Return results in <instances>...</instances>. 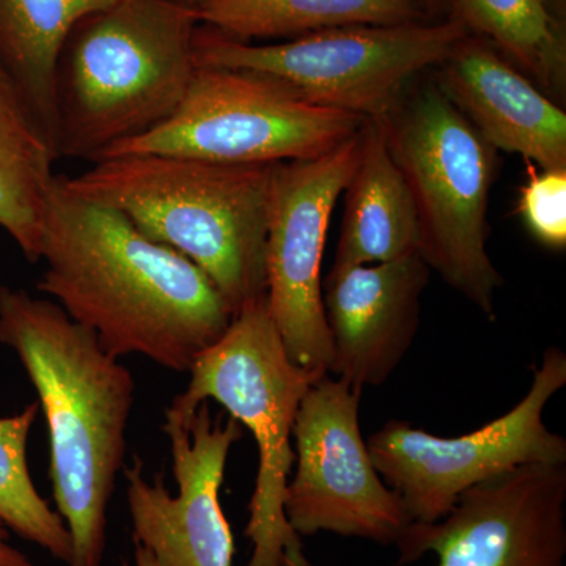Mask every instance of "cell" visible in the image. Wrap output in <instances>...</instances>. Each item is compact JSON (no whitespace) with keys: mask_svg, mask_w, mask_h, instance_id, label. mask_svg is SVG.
Returning a JSON list of instances; mask_svg holds the SVG:
<instances>
[{"mask_svg":"<svg viewBox=\"0 0 566 566\" xmlns=\"http://www.w3.org/2000/svg\"><path fill=\"white\" fill-rule=\"evenodd\" d=\"M39 262V292L118 359L139 354L189 374L233 322L196 263L150 240L122 212L66 191L61 177L44 214Z\"/></svg>","mask_w":566,"mask_h":566,"instance_id":"1","label":"cell"},{"mask_svg":"<svg viewBox=\"0 0 566 566\" xmlns=\"http://www.w3.org/2000/svg\"><path fill=\"white\" fill-rule=\"evenodd\" d=\"M0 344L17 354L39 394L52 494L73 539L69 566H103L136 400L133 374L61 305L9 285L0 286Z\"/></svg>","mask_w":566,"mask_h":566,"instance_id":"2","label":"cell"},{"mask_svg":"<svg viewBox=\"0 0 566 566\" xmlns=\"http://www.w3.org/2000/svg\"><path fill=\"white\" fill-rule=\"evenodd\" d=\"M275 164H219L174 155L98 159L66 191L122 212L156 243L203 271L233 318L266 297L268 211Z\"/></svg>","mask_w":566,"mask_h":566,"instance_id":"3","label":"cell"},{"mask_svg":"<svg viewBox=\"0 0 566 566\" xmlns=\"http://www.w3.org/2000/svg\"><path fill=\"white\" fill-rule=\"evenodd\" d=\"M188 0H117L81 22L55 74L57 156L98 161L180 106L197 70Z\"/></svg>","mask_w":566,"mask_h":566,"instance_id":"4","label":"cell"},{"mask_svg":"<svg viewBox=\"0 0 566 566\" xmlns=\"http://www.w3.org/2000/svg\"><path fill=\"white\" fill-rule=\"evenodd\" d=\"M419 227V255L488 318L504 277L488 255V203L497 150L438 84L408 88L382 117Z\"/></svg>","mask_w":566,"mask_h":566,"instance_id":"5","label":"cell"},{"mask_svg":"<svg viewBox=\"0 0 566 566\" xmlns=\"http://www.w3.org/2000/svg\"><path fill=\"white\" fill-rule=\"evenodd\" d=\"M189 375L185 392L174 398L166 415L188 419L203 401H216L251 431L259 450L244 531L252 556L245 566H312L283 504L294 464V420L304 395L319 378L290 359L266 297L234 316Z\"/></svg>","mask_w":566,"mask_h":566,"instance_id":"6","label":"cell"},{"mask_svg":"<svg viewBox=\"0 0 566 566\" xmlns=\"http://www.w3.org/2000/svg\"><path fill=\"white\" fill-rule=\"evenodd\" d=\"M468 31L453 20L327 29L273 44L243 43L199 25L197 66L255 71L307 102L382 118L416 76L446 61Z\"/></svg>","mask_w":566,"mask_h":566,"instance_id":"7","label":"cell"},{"mask_svg":"<svg viewBox=\"0 0 566 566\" xmlns=\"http://www.w3.org/2000/svg\"><path fill=\"white\" fill-rule=\"evenodd\" d=\"M367 118L307 102L255 71L197 66L177 111L150 133L102 158L174 155L219 164H279L322 158Z\"/></svg>","mask_w":566,"mask_h":566,"instance_id":"8","label":"cell"},{"mask_svg":"<svg viewBox=\"0 0 566 566\" xmlns=\"http://www.w3.org/2000/svg\"><path fill=\"white\" fill-rule=\"evenodd\" d=\"M566 386V354L543 353L526 397L472 433L442 438L390 420L367 441L376 471L403 502L411 523H434L469 488L532 463H566V439L543 420L551 398Z\"/></svg>","mask_w":566,"mask_h":566,"instance_id":"9","label":"cell"},{"mask_svg":"<svg viewBox=\"0 0 566 566\" xmlns=\"http://www.w3.org/2000/svg\"><path fill=\"white\" fill-rule=\"evenodd\" d=\"M360 395L329 374L304 395L293 427L296 474L283 510L300 536L331 532L392 546L411 520L368 452Z\"/></svg>","mask_w":566,"mask_h":566,"instance_id":"10","label":"cell"},{"mask_svg":"<svg viewBox=\"0 0 566 566\" xmlns=\"http://www.w3.org/2000/svg\"><path fill=\"white\" fill-rule=\"evenodd\" d=\"M360 151L363 129L322 158L275 164L271 180L264 248L268 311L290 359L318 378L329 374L333 357L323 304L324 244Z\"/></svg>","mask_w":566,"mask_h":566,"instance_id":"11","label":"cell"},{"mask_svg":"<svg viewBox=\"0 0 566 566\" xmlns=\"http://www.w3.org/2000/svg\"><path fill=\"white\" fill-rule=\"evenodd\" d=\"M398 565L565 566L566 463H532L469 488L444 517L409 523Z\"/></svg>","mask_w":566,"mask_h":566,"instance_id":"12","label":"cell"},{"mask_svg":"<svg viewBox=\"0 0 566 566\" xmlns=\"http://www.w3.org/2000/svg\"><path fill=\"white\" fill-rule=\"evenodd\" d=\"M163 430L178 494L166 490L163 475L148 480L144 461L134 457L132 468L123 469L134 539L159 566H233L234 539L219 494L243 424L212 417L210 401H203L188 419L164 416Z\"/></svg>","mask_w":566,"mask_h":566,"instance_id":"13","label":"cell"},{"mask_svg":"<svg viewBox=\"0 0 566 566\" xmlns=\"http://www.w3.org/2000/svg\"><path fill=\"white\" fill-rule=\"evenodd\" d=\"M430 268L419 253L324 277L329 374L354 389L385 385L411 348Z\"/></svg>","mask_w":566,"mask_h":566,"instance_id":"14","label":"cell"},{"mask_svg":"<svg viewBox=\"0 0 566 566\" xmlns=\"http://www.w3.org/2000/svg\"><path fill=\"white\" fill-rule=\"evenodd\" d=\"M438 69V85L497 151L538 169H566V114L480 36L458 41Z\"/></svg>","mask_w":566,"mask_h":566,"instance_id":"15","label":"cell"},{"mask_svg":"<svg viewBox=\"0 0 566 566\" xmlns=\"http://www.w3.org/2000/svg\"><path fill=\"white\" fill-rule=\"evenodd\" d=\"M345 192L337 253L326 277L419 253L415 205L387 148L382 118L365 122L359 164Z\"/></svg>","mask_w":566,"mask_h":566,"instance_id":"16","label":"cell"},{"mask_svg":"<svg viewBox=\"0 0 566 566\" xmlns=\"http://www.w3.org/2000/svg\"><path fill=\"white\" fill-rule=\"evenodd\" d=\"M117 0H0V71L54 145L55 74L82 21ZM55 148V147H54Z\"/></svg>","mask_w":566,"mask_h":566,"instance_id":"17","label":"cell"},{"mask_svg":"<svg viewBox=\"0 0 566 566\" xmlns=\"http://www.w3.org/2000/svg\"><path fill=\"white\" fill-rule=\"evenodd\" d=\"M197 21L229 39L294 40L352 25L427 22L420 0H188Z\"/></svg>","mask_w":566,"mask_h":566,"instance_id":"18","label":"cell"},{"mask_svg":"<svg viewBox=\"0 0 566 566\" xmlns=\"http://www.w3.org/2000/svg\"><path fill=\"white\" fill-rule=\"evenodd\" d=\"M57 158L35 115L0 71V229L32 264L40 260Z\"/></svg>","mask_w":566,"mask_h":566,"instance_id":"19","label":"cell"},{"mask_svg":"<svg viewBox=\"0 0 566 566\" xmlns=\"http://www.w3.org/2000/svg\"><path fill=\"white\" fill-rule=\"evenodd\" d=\"M493 44L554 103L566 91L565 25L545 0H452L449 18Z\"/></svg>","mask_w":566,"mask_h":566,"instance_id":"20","label":"cell"},{"mask_svg":"<svg viewBox=\"0 0 566 566\" xmlns=\"http://www.w3.org/2000/svg\"><path fill=\"white\" fill-rule=\"evenodd\" d=\"M39 411L35 401L17 415L0 417V521L69 566L73 557L69 527L41 497L29 471V436Z\"/></svg>","mask_w":566,"mask_h":566,"instance_id":"21","label":"cell"},{"mask_svg":"<svg viewBox=\"0 0 566 566\" xmlns=\"http://www.w3.org/2000/svg\"><path fill=\"white\" fill-rule=\"evenodd\" d=\"M526 163L517 214L536 241L554 251L566 248V169L542 170Z\"/></svg>","mask_w":566,"mask_h":566,"instance_id":"22","label":"cell"},{"mask_svg":"<svg viewBox=\"0 0 566 566\" xmlns=\"http://www.w3.org/2000/svg\"><path fill=\"white\" fill-rule=\"evenodd\" d=\"M0 566H35L22 551L11 545L9 527L0 521Z\"/></svg>","mask_w":566,"mask_h":566,"instance_id":"23","label":"cell"},{"mask_svg":"<svg viewBox=\"0 0 566 566\" xmlns=\"http://www.w3.org/2000/svg\"><path fill=\"white\" fill-rule=\"evenodd\" d=\"M430 21H444L449 18L452 0H420Z\"/></svg>","mask_w":566,"mask_h":566,"instance_id":"24","label":"cell"},{"mask_svg":"<svg viewBox=\"0 0 566 566\" xmlns=\"http://www.w3.org/2000/svg\"><path fill=\"white\" fill-rule=\"evenodd\" d=\"M547 9L551 10V13L557 18V21L560 24L565 25L566 21V0H545Z\"/></svg>","mask_w":566,"mask_h":566,"instance_id":"25","label":"cell"},{"mask_svg":"<svg viewBox=\"0 0 566 566\" xmlns=\"http://www.w3.org/2000/svg\"><path fill=\"white\" fill-rule=\"evenodd\" d=\"M134 558H136V566H159L155 557L151 556L150 551L145 549L144 546L137 545V543Z\"/></svg>","mask_w":566,"mask_h":566,"instance_id":"26","label":"cell"}]
</instances>
